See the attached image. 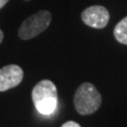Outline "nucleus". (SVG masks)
Segmentation results:
<instances>
[{"label": "nucleus", "mask_w": 127, "mask_h": 127, "mask_svg": "<svg viewBox=\"0 0 127 127\" xmlns=\"http://www.w3.org/2000/svg\"><path fill=\"white\" fill-rule=\"evenodd\" d=\"M8 2H9V0H0V9H2Z\"/></svg>", "instance_id": "nucleus-8"}, {"label": "nucleus", "mask_w": 127, "mask_h": 127, "mask_svg": "<svg viewBox=\"0 0 127 127\" xmlns=\"http://www.w3.org/2000/svg\"><path fill=\"white\" fill-rule=\"evenodd\" d=\"M73 103L78 113L81 115H90L94 113L100 107L102 97L91 83H83L76 90Z\"/></svg>", "instance_id": "nucleus-2"}, {"label": "nucleus", "mask_w": 127, "mask_h": 127, "mask_svg": "<svg viewBox=\"0 0 127 127\" xmlns=\"http://www.w3.org/2000/svg\"><path fill=\"white\" fill-rule=\"evenodd\" d=\"M52 15L48 10H41L27 17L19 28L18 36L25 41L31 40L49 27Z\"/></svg>", "instance_id": "nucleus-3"}, {"label": "nucleus", "mask_w": 127, "mask_h": 127, "mask_svg": "<svg viewBox=\"0 0 127 127\" xmlns=\"http://www.w3.org/2000/svg\"><path fill=\"white\" fill-rule=\"evenodd\" d=\"M25 1H30V0H25Z\"/></svg>", "instance_id": "nucleus-10"}, {"label": "nucleus", "mask_w": 127, "mask_h": 127, "mask_svg": "<svg viewBox=\"0 0 127 127\" xmlns=\"http://www.w3.org/2000/svg\"><path fill=\"white\" fill-rule=\"evenodd\" d=\"M32 101L39 113L51 115L58 106L57 87L50 80H41L32 91Z\"/></svg>", "instance_id": "nucleus-1"}, {"label": "nucleus", "mask_w": 127, "mask_h": 127, "mask_svg": "<svg viewBox=\"0 0 127 127\" xmlns=\"http://www.w3.org/2000/svg\"><path fill=\"white\" fill-rule=\"evenodd\" d=\"M114 36L119 42L127 45V16L120 21L115 27Z\"/></svg>", "instance_id": "nucleus-6"}, {"label": "nucleus", "mask_w": 127, "mask_h": 127, "mask_svg": "<svg viewBox=\"0 0 127 127\" xmlns=\"http://www.w3.org/2000/svg\"><path fill=\"white\" fill-rule=\"evenodd\" d=\"M24 78V72L22 68L10 64L0 69V91H6L17 87Z\"/></svg>", "instance_id": "nucleus-5"}, {"label": "nucleus", "mask_w": 127, "mask_h": 127, "mask_svg": "<svg viewBox=\"0 0 127 127\" xmlns=\"http://www.w3.org/2000/svg\"><path fill=\"white\" fill-rule=\"evenodd\" d=\"M3 39H4V33H3V31L0 29V43L3 41Z\"/></svg>", "instance_id": "nucleus-9"}, {"label": "nucleus", "mask_w": 127, "mask_h": 127, "mask_svg": "<svg viewBox=\"0 0 127 127\" xmlns=\"http://www.w3.org/2000/svg\"><path fill=\"white\" fill-rule=\"evenodd\" d=\"M108 10L103 6H91L81 14L82 21L87 26L94 28H104L109 21Z\"/></svg>", "instance_id": "nucleus-4"}, {"label": "nucleus", "mask_w": 127, "mask_h": 127, "mask_svg": "<svg viewBox=\"0 0 127 127\" xmlns=\"http://www.w3.org/2000/svg\"><path fill=\"white\" fill-rule=\"evenodd\" d=\"M61 127H81L79 124L75 122H73V121H69L67 123H65L62 124Z\"/></svg>", "instance_id": "nucleus-7"}]
</instances>
